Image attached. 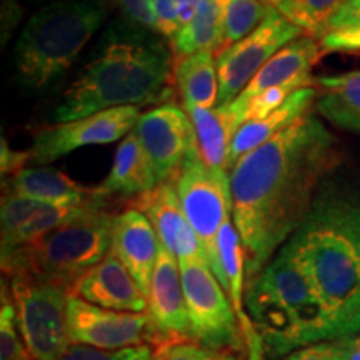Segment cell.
Returning <instances> with one entry per match:
<instances>
[{
  "label": "cell",
  "instance_id": "1",
  "mask_svg": "<svg viewBox=\"0 0 360 360\" xmlns=\"http://www.w3.org/2000/svg\"><path fill=\"white\" fill-rule=\"evenodd\" d=\"M340 164L334 134L307 114L232 165V219L245 250L247 283L299 231Z\"/></svg>",
  "mask_w": 360,
  "mask_h": 360
},
{
  "label": "cell",
  "instance_id": "2",
  "mask_svg": "<svg viewBox=\"0 0 360 360\" xmlns=\"http://www.w3.org/2000/svg\"><path fill=\"white\" fill-rule=\"evenodd\" d=\"M312 281L335 339L360 332V179L335 170L285 244Z\"/></svg>",
  "mask_w": 360,
  "mask_h": 360
},
{
  "label": "cell",
  "instance_id": "3",
  "mask_svg": "<svg viewBox=\"0 0 360 360\" xmlns=\"http://www.w3.org/2000/svg\"><path fill=\"white\" fill-rule=\"evenodd\" d=\"M174 53L160 34L117 17L107 24L87 62L52 112L56 124L117 107L167 98Z\"/></svg>",
  "mask_w": 360,
  "mask_h": 360
},
{
  "label": "cell",
  "instance_id": "4",
  "mask_svg": "<svg viewBox=\"0 0 360 360\" xmlns=\"http://www.w3.org/2000/svg\"><path fill=\"white\" fill-rule=\"evenodd\" d=\"M245 309L270 360L335 339L312 281L285 245L245 285Z\"/></svg>",
  "mask_w": 360,
  "mask_h": 360
},
{
  "label": "cell",
  "instance_id": "5",
  "mask_svg": "<svg viewBox=\"0 0 360 360\" xmlns=\"http://www.w3.org/2000/svg\"><path fill=\"white\" fill-rule=\"evenodd\" d=\"M109 13L107 0H53L34 12L13 47L17 85L29 94H44L57 85Z\"/></svg>",
  "mask_w": 360,
  "mask_h": 360
},
{
  "label": "cell",
  "instance_id": "6",
  "mask_svg": "<svg viewBox=\"0 0 360 360\" xmlns=\"http://www.w3.org/2000/svg\"><path fill=\"white\" fill-rule=\"evenodd\" d=\"M114 222L103 202L89 205L32 245L2 255L4 276L25 274L72 294L75 283L110 254Z\"/></svg>",
  "mask_w": 360,
  "mask_h": 360
},
{
  "label": "cell",
  "instance_id": "7",
  "mask_svg": "<svg viewBox=\"0 0 360 360\" xmlns=\"http://www.w3.org/2000/svg\"><path fill=\"white\" fill-rule=\"evenodd\" d=\"M15 322L34 360H60L70 347L67 328L69 292L37 277H8Z\"/></svg>",
  "mask_w": 360,
  "mask_h": 360
},
{
  "label": "cell",
  "instance_id": "8",
  "mask_svg": "<svg viewBox=\"0 0 360 360\" xmlns=\"http://www.w3.org/2000/svg\"><path fill=\"white\" fill-rule=\"evenodd\" d=\"M179 269L188 310L191 340L202 347L225 352L245 349L236 310L207 259L179 260Z\"/></svg>",
  "mask_w": 360,
  "mask_h": 360
},
{
  "label": "cell",
  "instance_id": "9",
  "mask_svg": "<svg viewBox=\"0 0 360 360\" xmlns=\"http://www.w3.org/2000/svg\"><path fill=\"white\" fill-rule=\"evenodd\" d=\"M180 205L199 237L210 269L225 289V278L219 259L217 238L225 219L232 214L229 177H220L202 159L199 147L187 157L172 179Z\"/></svg>",
  "mask_w": 360,
  "mask_h": 360
},
{
  "label": "cell",
  "instance_id": "10",
  "mask_svg": "<svg viewBox=\"0 0 360 360\" xmlns=\"http://www.w3.org/2000/svg\"><path fill=\"white\" fill-rule=\"evenodd\" d=\"M300 35L304 32L299 27L269 8L264 20L247 37L215 53L219 74L217 105H229L236 101L270 58Z\"/></svg>",
  "mask_w": 360,
  "mask_h": 360
},
{
  "label": "cell",
  "instance_id": "11",
  "mask_svg": "<svg viewBox=\"0 0 360 360\" xmlns=\"http://www.w3.org/2000/svg\"><path fill=\"white\" fill-rule=\"evenodd\" d=\"M67 328L70 344L101 350L160 347L162 342L150 314L115 312L87 304L75 295L67 300Z\"/></svg>",
  "mask_w": 360,
  "mask_h": 360
},
{
  "label": "cell",
  "instance_id": "12",
  "mask_svg": "<svg viewBox=\"0 0 360 360\" xmlns=\"http://www.w3.org/2000/svg\"><path fill=\"white\" fill-rule=\"evenodd\" d=\"M141 115L139 107H117L70 122L53 124L34 135L30 160L45 165L82 147L122 141L135 129Z\"/></svg>",
  "mask_w": 360,
  "mask_h": 360
},
{
  "label": "cell",
  "instance_id": "13",
  "mask_svg": "<svg viewBox=\"0 0 360 360\" xmlns=\"http://www.w3.org/2000/svg\"><path fill=\"white\" fill-rule=\"evenodd\" d=\"M154 165L160 184L172 180L188 155L199 147L186 109L167 102L141 115L134 129Z\"/></svg>",
  "mask_w": 360,
  "mask_h": 360
},
{
  "label": "cell",
  "instance_id": "14",
  "mask_svg": "<svg viewBox=\"0 0 360 360\" xmlns=\"http://www.w3.org/2000/svg\"><path fill=\"white\" fill-rule=\"evenodd\" d=\"M89 205L58 207L25 199L15 193H4L2 205H0V236H2L0 252L2 255H8L27 245H32L39 238L47 236L69 219L75 217Z\"/></svg>",
  "mask_w": 360,
  "mask_h": 360
},
{
  "label": "cell",
  "instance_id": "15",
  "mask_svg": "<svg viewBox=\"0 0 360 360\" xmlns=\"http://www.w3.org/2000/svg\"><path fill=\"white\" fill-rule=\"evenodd\" d=\"M147 300L148 314L154 321L162 345L191 340L188 310L179 260L162 244Z\"/></svg>",
  "mask_w": 360,
  "mask_h": 360
},
{
  "label": "cell",
  "instance_id": "16",
  "mask_svg": "<svg viewBox=\"0 0 360 360\" xmlns=\"http://www.w3.org/2000/svg\"><path fill=\"white\" fill-rule=\"evenodd\" d=\"M132 207L147 215L154 225L160 244L172 252L175 259H207L204 247L180 205L174 180L160 184L154 191L137 197L132 202Z\"/></svg>",
  "mask_w": 360,
  "mask_h": 360
},
{
  "label": "cell",
  "instance_id": "17",
  "mask_svg": "<svg viewBox=\"0 0 360 360\" xmlns=\"http://www.w3.org/2000/svg\"><path fill=\"white\" fill-rule=\"evenodd\" d=\"M72 295L115 312H148L147 297L132 274L112 252L75 283Z\"/></svg>",
  "mask_w": 360,
  "mask_h": 360
},
{
  "label": "cell",
  "instance_id": "18",
  "mask_svg": "<svg viewBox=\"0 0 360 360\" xmlns=\"http://www.w3.org/2000/svg\"><path fill=\"white\" fill-rule=\"evenodd\" d=\"M322 53L323 51L317 39L305 34L300 35L270 58L233 102L242 105L270 89L287 85H295L299 89L315 87L312 69L321 60Z\"/></svg>",
  "mask_w": 360,
  "mask_h": 360
},
{
  "label": "cell",
  "instance_id": "19",
  "mask_svg": "<svg viewBox=\"0 0 360 360\" xmlns=\"http://www.w3.org/2000/svg\"><path fill=\"white\" fill-rule=\"evenodd\" d=\"M110 252L132 274L143 295L148 297L150 281L159 259L160 240L146 214L130 207L115 215Z\"/></svg>",
  "mask_w": 360,
  "mask_h": 360
},
{
  "label": "cell",
  "instance_id": "20",
  "mask_svg": "<svg viewBox=\"0 0 360 360\" xmlns=\"http://www.w3.org/2000/svg\"><path fill=\"white\" fill-rule=\"evenodd\" d=\"M7 192L58 207H84L103 200L96 188H87L52 167H24L7 179Z\"/></svg>",
  "mask_w": 360,
  "mask_h": 360
},
{
  "label": "cell",
  "instance_id": "21",
  "mask_svg": "<svg viewBox=\"0 0 360 360\" xmlns=\"http://www.w3.org/2000/svg\"><path fill=\"white\" fill-rule=\"evenodd\" d=\"M159 186L160 180L157 177L154 165L132 130L120 141L110 172L102 180L101 186L96 187V191L103 199L110 195L137 199Z\"/></svg>",
  "mask_w": 360,
  "mask_h": 360
},
{
  "label": "cell",
  "instance_id": "22",
  "mask_svg": "<svg viewBox=\"0 0 360 360\" xmlns=\"http://www.w3.org/2000/svg\"><path fill=\"white\" fill-rule=\"evenodd\" d=\"M184 109L192 120L202 159L214 174L229 177L231 142L238 130L236 112L231 105H217L212 109L184 105Z\"/></svg>",
  "mask_w": 360,
  "mask_h": 360
},
{
  "label": "cell",
  "instance_id": "23",
  "mask_svg": "<svg viewBox=\"0 0 360 360\" xmlns=\"http://www.w3.org/2000/svg\"><path fill=\"white\" fill-rule=\"evenodd\" d=\"M314 101H317L315 87L295 90L278 109L240 125L231 142V157H229L231 167L240 157L269 142L277 134L283 132L290 125H294L297 120L307 115Z\"/></svg>",
  "mask_w": 360,
  "mask_h": 360
},
{
  "label": "cell",
  "instance_id": "24",
  "mask_svg": "<svg viewBox=\"0 0 360 360\" xmlns=\"http://www.w3.org/2000/svg\"><path fill=\"white\" fill-rule=\"evenodd\" d=\"M317 112L345 132L360 134V70L315 79Z\"/></svg>",
  "mask_w": 360,
  "mask_h": 360
},
{
  "label": "cell",
  "instance_id": "25",
  "mask_svg": "<svg viewBox=\"0 0 360 360\" xmlns=\"http://www.w3.org/2000/svg\"><path fill=\"white\" fill-rule=\"evenodd\" d=\"M224 39V0H199L188 24L169 40L174 58L188 57L197 52H215Z\"/></svg>",
  "mask_w": 360,
  "mask_h": 360
},
{
  "label": "cell",
  "instance_id": "26",
  "mask_svg": "<svg viewBox=\"0 0 360 360\" xmlns=\"http://www.w3.org/2000/svg\"><path fill=\"white\" fill-rule=\"evenodd\" d=\"M174 79L184 105L212 109L219 103V74L215 52H197L179 58L174 65Z\"/></svg>",
  "mask_w": 360,
  "mask_h": 360
},
{
  "label": "cell",
  "instance_id": "27",
  "mask_svg": "<svg viewBox=\"0 0 360 360\" xmlns=\"http://www.w3.org/2000/svg\"><path fill=\"white\" fill-rule=\"evenodd\" d=\"M260 0H224V39L220 51L247 37L267 15Z\"/></svg>",
  "mask_w": 360,
  "mask_h": 360
},
{
  "label": "cell",
  "instance_id": "28",
  "mask_svg": "<svg viewBox=\"0 0 360 360\" xmlns=\"http://www.w3.org/2000/svg\"><path fill=\"white\" fill-rule=\"evenodd\" d=\"M0 360H34L17 328L15 307L6 283L2 282V305H0Z\"/></svg>",
  "mask_w": 360,
  "mask_h": 360
},
{
  "label": "cell",
  "instance_id": "29",
  "mask_svg": "<svg viewBox=\"0 0 360 360\" xmlns=\"http://www.w3.org/2000/svg\"><path fill=\"white\" fill-rule=\"evenodd\" d=\"M150 6L157 20V34L170 40L191 22L199 0H150Z\"/></svg>",
  "mask_w": 360,
  "mask_h": 360
},
{
  "label": "cell",
  "instance_id": "30",
  "mask_svg": "<svg viewBox=\"0 0 360 360\" xmlns=\"http://www.w3.org/2000/svg\"><path fill=\"white\" fill-rule=\"evenodd\" d=\"M155 354L160 360H240L233 352L207 349L188 340L160 345L155 349Z\"/></svg>",
  "mask_w": 360,
  "mask_h": 360
},
{
  "label": "cell",
  "instance_id": "31",
  "mask_svg": "<svg viewBox=\"0 0 360 360\" xmlns=\"http://www.w3.org/2000/svg\"><path fill=\"white\" fill-rule=\"evenodd\" d=\"M342 0H300L304 12V34L314 39H322L327 32V22L339 7Z\"/></svg>",
  "mask_w": 360,
  "mask_h": 360
},
{
  "label": "cell",
  "instance_id": "32",
  "mask_svg": "<svg viewBox=\"0 0 360 360\" xmlns=\"http://www.w3.org/2000/svg\"><path fill=\"white\" fill-rule=\"evenodd\" d=\"M349 337L334 340H323L317 344L305 345L283 355L278 360H347Z\"/></svg>",
  "mask_w": 360,
  "mask_h": 360
},
{
  "label": "cell",
  "instance_id": "33",
  "mask_svg": "<svg viewBox=\"0 0 360 360\" xmlns=\"http://www.w3.org/2000/svg\"><path fill=\"white\" fill-rule=\"evenodd\" d=\"M150 352H154L150 347L101 350L89 347V345L72 344L60 360H143Z\"/></svg>",
  "mask_w": 360,
  "mask_h": 360
},
{
  "label": "cell",
  "instance_id": "34",
  "mask_svg": "<svg viewBox=\"0 0 360 360\" xmlns=\"http://www.w3.org/2000/svg\"><path fill=\"white\" fill-rule=\"evenodd\" d=\"M119 7L120 17L143 29L157 32V20L152 11L150 0H114Z\"/></svg>",
  "mask_w": 360,
  "mask_h": 360
},
{
  "label": "cell",
  "instance_id": "35",
  "mask_svg": "<svg viewBox=\"0 0 360 360\" xmlns=\"http://www.w3.org/2000/svg\"><path fill=\"white\" fill-rule=\"evenodd\" d=\"M323 53L327 52H342L355 53L360 52V29H342L330 30L322 35L319 40Z\"/></svg>",
  "mask_w": 360,
  "mask_h": 360
},
{
  "label": "cell",
  "instance_id": "36",
  "mask_svg": "<svg viewBox=\"0 0 360 360\" xmlns=\"http://www.w3.org/2000/svg\"><path fill=\"white\" fill-rule=\"evenodd\" d=\"M24 8L20 0H0V42L6 47L15 30L19 29Z\"/></svg>",
  "mask_w": 360,
  "mask_h": 360
},
{
  "label": "cell",
  "instance_id": "37",
  "mask_svg": "<svg viewBox=\"0 0 360 360\" xmlns=\"http://www.w3.org/2000/svg\"><path fill=\"white\" fill-rule=\"evenodd\" d=\"M342 29H360V0H342L327 22V32Z\"/></svg>",
  "mask_w": 360,
  "mask_h": 360
},
{
  "label": "cell",
  "instance_id": "38",
  "mask_svg": "<svg viewBox=\"0 0 360 360\" xmlns=\"http://www.w3.org/2000/svg\"><path fill=\"white\" fill-rule=\"evenodd\" d=\"M2 152H0V160H2V177L7 179L12 177L13 174H17L19 170H22L25 167V162L30 160V154L29 150L27 152H17L12 150L11 146L6 142V139H2Z\"/></svg>",
  "mask_w": 360,
  "mask_h": 360
},
{
  "label": "cell",
  "instance_id": "39",
  "mask_svg": "<svg viewBox=\"0 0 360 360\" xmlns=\"http://www.w3.org/2000/svg\"><path fill=\"white\" fill-rule=\"evenodd\" d=\"M347 360H360V335L349 337Z\"/></svg>",
  "mask_w": 360,
  "mask_h": 360
},
{
  "label": "cell",
  "instance_id": "40",
  "mask_svg": "<svg viewBox=\"0 0 360 360\" xmlns=\"http://www.w3.org/2000/svg\"><path fill=\"white\" fill-rule=\"evenodd\" d=\"M143 360H160V359H159V355H157V354H155V350H154V352H150V354H148L147 357L143 359Z\"/></svg>",
  "mask_w": 360,
  "mask_h": 360
},
{
  "label": "cell",
  "instance_id": "41",
  "mask_svg": "<svg viewBox=\"0 0 360 360\" xmlns=\"http://www.w3.org/2000/svg\"><path fill=\"white\" fill-rule=\"evenodd\" d=\"M29 2L30 4H44L45 6V4H51V2H53V0H29Z\"/></svg>",
  "mask_w": 360,
  "mask_h": 360
}]
</instances>
